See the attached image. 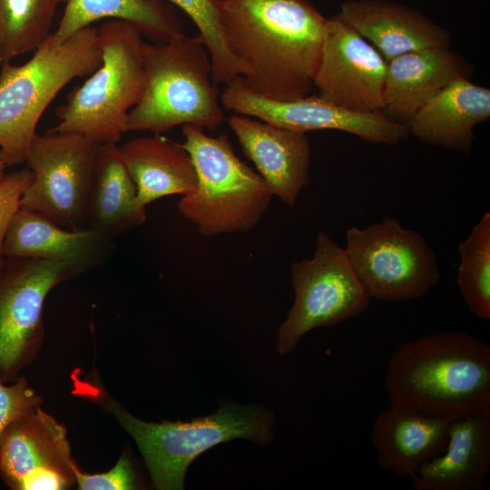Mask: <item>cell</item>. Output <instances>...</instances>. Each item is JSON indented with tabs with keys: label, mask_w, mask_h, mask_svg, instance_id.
Masks as SVG:
<instances>
[{
	"label": "cell",
	"mask_w": 490,
	"mask_h": 490,
	"mask_svg": "<svg viewBox=\"0 0 490 490\" xmlns=\"http://www.w3.org/2000/svg\"><path fill=\"white\" fill-rule=\"evenodd\" d=\"M229 50L248 90L277 101L309 95L328 18L308 0H220Z\"/></svg>",
	"instance_id": "1"
},
{
	"label": "cell",
	"mask_w": 490,
	"mask_h": 490,
	"mask_svg": "<svg viewBox=\"0 0 490 490\" xmlns=\"http://www.w3.org/2000/svg\"><path fill=\"white\" fill-rule=\"evenodd\" d=\"M390 406L453 420L490 414V346L464 331L403 343L388 359Z\"/></svg>",
	"instance_id": "2"
},
{
	"label": "cell",
	"mask_w": 490,
	"mask_h": 490,
	"mask_svg": "<svg viewBox=\"0 0 490 490\" xmlns=\"http://www.w3.org/2000/svg\"><path fill=\"white\" fill-rule=\"evenodd\" d=\"M71 380L74 395L112 415L132 437L159 490L183 489L191 463L216 445L240 437L266 445L272 438L274 415L260 406L224 405L215 413L190 422H147L116 400L96 371L83 376L75 369Z\"/></svg>",
	"instance_id": "3"
},
{
	"label": "cell",
	"mask_w": 490,
	"mask_h": 490,
	"mask_svg": "<svg viewBox=\"0 0 490 490\" xmlns=\"http://www.w3.org/2000/svg\"><path fill=\"white\" fill-rule=\"evenodd\" d=\"M145 87L129 112L124 132L162 134L178 125L217 129L225 119L210 54L199 35L184 34L142 45Z\"/></svg>",
	"instance_id": "4"
},
{
	"label": "cell",
	"mask_w": 490,
	"mask_h": 490,
	"mask_svg": "<svg viewBox=\"0 0 490 490\" xmlns=\"http://www.w3.org/2000/svg\"><path fill=\"white\" fill-rule=\"evenodd\" d=\"M101 64L97 26L91 25L61 44L50 35L23 64H1L0 151L8 166L24 163L38 122L62 89Z\"/></svg>",
	"instance_id": "5"
},
{
	"label": "cell",
	"mask_w": 490,
	"mask_h": 490,
	"mask_svg": "<svg viewBox=\"0 0 490 490\" xmlns=\"http://www.w3.org/2000/svg\"><path fill=\"white\" fill-rule=\"evenodd\" d=\"M101 65L56 109L58 123L49 129L83 135L98 144L116 142L129 112L145 87L142 34L131 24L108 20L97 27Z\"/></svg>",
	"instance_id": "6"
},
{
	"label": "cell",
	"mask_w": 490,
	"mask_h": 490,
	"mask_svg": "<svg viewBox=\"0 0 490 490\" xmlns=\"http://www.w3.org/2000/svg\"><path fill=\"white\" fill-rule=\"evenodd\" d=\"M182 134L197 186L181 196L179 211L207 237L253 229L273 196L260 175L236 155L227 135L212 137L192 124L182 125Z\"/></svg>",
	"instance_id": "7"
},
{
	"label": "cell",
	"mask_w": 490,
	"mask_h": 490,
	"mask_svg": "<svg viewBox=\"0 0 490 490\" xmlns=\"http://www.w3.org/2000/svg\"><path fill=\"white\" fill-rule=\"evenodd\" d=\"M90 269L62 259L5 257L0 268V382L15 381L37 358L44 300L57 285Z\"/></svg>",
	"instance_id": "8"
},
{
	"label": "cell",
	"mask_w": 490,
	"mask_h": 490,
	"mask_svg": "<svg viewBox=\"0 0 490 490\" xmlns=\"http://www.w3.org/2000/svg\"><path fill=\"white\" fill-rule=\"evenodd\" d=\"M370 299L408 301L425 296L440 279L433 249L417 231L386 216L346 231L344 248Z\"/></svg>",
	"instance_id": "9"
},
{
	"label": "cell",
	"mask_w": 490,
	"mask_h": 490,
	"mask_svg": "<svg viewBox=\"0 0 490 490\" xmlns=\"http://www.w3.org/2000/svg\"><path fill=\"white\" fill-rule=\"evenodd\" d=\"M295 300L278 331L277 350L292 351L309 331L330 327L365 312L370 297L344 248L325 231L318 233L311 259L290 266Z\"/></svg>",
	"instance_id": "10"
},
{
	"label": "cell",
	"mask_w": 490,
	"mask_h": 490,
	"mask_svg": "<svg viewBox=\"0 0 490 490\" xmlns=\"http://www.w3.org/2000/svg\"><path fill=\"white\" fill-rule=\"evenodd\" d=\"M99 145L77 133L51 130L36 133L24 162L32 181L23 194L21 208L69 230H86Z\"/></svg>",
	"instance_id": "11"
},
{
	"label": "cell",
	"mask_w": 490,
	"mask_h": 490,
	"mask_svg": "<svg viewBox=\"0 0 490 490\" xmlns=\"http://www.w3.org/2000/svg\"><path fill=\"white\" fill-rule=\"evenodd\" d=\"M224 108L289 130L307 132L337 130L366 142L394 145L407 139V126L383 111L357 112L333 105L319 96L277 101L248 90L238 79L225 85L220 95Z\"/></svg>",
	"instance_id": "12"
},
{
	"label": "cell",
	"mask_w": 490,
	"mask_h": 490,
	"mask_svg": "<svg viewBox=\"0 0 490 490\" xmlns=\"http://www.w3.org/2000/svg\"><path fill=\"white\" fill-rule=\"evenodd\" d=\"M64 425L41 407L0 435V475L12 490H65L76 485Z\"/></svg>",
	"instance_id": "13"
},
{
	"label": "cell",
	"mask_w": 490,
	"mask_h": 490,
	"mask_svg": "<svg viewBox=\"0 0 490 490\" xmlns=\"http://www.w3.org/2000/svg\"><path fill=\"white\" fill-rule=\"evenodd\" d=\"M387 62L338 15L328 18L314 87L320 98L357 112L383 111Z\"/></svg>",
	"instance_id": "14"
},
{
	"label": "cell",
	"mask_w": 490,
	"mask_h": 490,
	"mask_svg": "<svg viewBox=\"0 0 490 490\" xmlns=\"http://www.w3.org/2000/svg\"><path fill=\"white\" fill-rule=\"evenodd\" d=\"M228 123L272 195L293 207L309 181L311 152L306 133L238 113Z\"/></svg>",
	"instance_id": "15"
},
{
	"label": "cell",
	"mask_w": 490,
	"mask_h": 490,
	"mask_svg": "<svg viewBox=\"0 0 490 490\" xmlns=\"http://www.w3.org/2000/svg\"><path fill=\"white\" fill-rule=\"evenodd\" d=\"M386 62L426 49L450 48L449 31L421 12L392 0H345L337 15Z\"/></svg>",
	"instance_id": "16"
},
{
	"label": "cell",
	"mask_w": 490,
	"mask_h": 490,
	"mask_svg": "<svg viewBox=\"0 0 490 490\" xmlns=\"http://www.w3.org/2000/svg\"><path fill=\"white\" fill-rule=\"evenodd\" d=\"M474 65L450 48L413 51L387 62L383 112L405 123L456 80L470 79Z\"/></svg>",
	"instance_id": "17"
},
{
	"label": "cell",
	"mask_w": 490,
	"mask_h": 490,
	"mask_svg": "<svg viewBox=\"0 0 490 490\" xmlns=\"http://www.w3.org/2000/svg\"><path fill=\"white\" fill-rule=\"evenodd\" d=\"M451 421L389 405L370 430L378 466L397 477L412 478L444 451Z\"/></svg>",
	"instance_id": "18"
},
{
	"label": "cell",
	"mask_w": 490,
	"mask_h": 490,
	"mask_svg": "<svg viewBox=\"0 0 490 490\" xmlns=\"http://www.w3.org/2000/svg\"><path fill=\"white\" fill-rule=\"evenodd\" d=\"M490 117V89L462 78L429 99L407 123L409 134L464 154L473 148L474 129Z\"/></svg>",
	"instance_id": "19"
},
{
	"label": "cell",
	"mask_w": 490,
	"mask_h": 490,
	"mask_svg": "<svg viewBox=\"0 0 490 490\" xmlns=\"http://www.w3.org/2000/svg\"><path fill=\"white\" fill-rule=\"evenodd\" d=\"M490 468V414L450 422L444 451L410 478L415 490H481Z\"/></svg>",
	"instance_id": "20"
},
{
	"label": "cell",
	"mask_w": 490,
	"mask_h": 490,
	"mask_svg": "<svg viewBox=\"0 0 490 490\" xmlns=\"http://www.w3.org/2000/svg\"><path fill=\"white\" fill-rule=\"evenodd\" d=\"M113 240L90 230H69L42 214L19 208L7 228L4 257L62 259L97 267L113 250Z\"/></svg>",
	"instance_id": "21"
},
{
	"label": "cell",
	"mask_w": 490,
	"mask_h": 490,
	"mask_svg": "<svg viewBox=\"0 0 490 490\" xmlns=\"http://www.w3.org/2000/svg\"><path fill=\"white\" fill-rule=\"evenodd\" d=\"M145 206L116 142L100 144L89 194L87 229L113 240L142 225Z\"/></svg>",
	"instance_id": "22"
},
{
	"label": "cell",
	"mask_w": 490,
	"mask_h": 490,
	"mask_svg": "<svg viewBox=\"0 0 490 490\" xmlns=\"http://www.w3.org/2000/svg\"><path fill=\"white\" fill-rule=\"evenodd\" d=\"M119 149L145 207L162 197L195 190V167L182 143L153 134L131 139Z\"/></svg>",
	"instance_id": "23"
},
{
	"label": "cell",
	"mask_w": 490,
	"mask_h": 490,
	"mask_svg": "<svg viewBox=\"0 0 490 490\" xmlns=\"http://www.w3.org/2000/svg\"><path fill=\"white\" fill-rule=\"evenodd\" d=\"M64 14L51 37L55 44L103 20H121L153 43L183 34L180 19L163 0H66Z\"/></svg>",
	"instance_id": "24"
},
{
	"label": "cell",
	"mask_w": 490,
	"mask_h": 490,
	"mask_svg": "<svg viewBox=\"0 0 490 490\" xmlns=\"http://www.w3.org/2000/svg\"><path fill=\"white\" fill-rule=\"evenodd\" d=\"M66 0H0V65L35 51L52 34L58 6Z\"/></svg>",
	"instance_id": "25"
},
{
	"label": "cell",
	"mask_w": 490,
	"mask_h": 490,
	"mask_svg": "<svg viewBox=\"0 0 490 490\" xmlns=\"http://www.w3.org/2000/svg\"><path fill=\"white\" fill-rule=\"evenodd\" d=\"M456 284L471 314L490 318V213L485 212L458 246Z\"/></svg>",
	"instance_id": "26"
},
{
	"label": "cell",
	"mask_w": 490,
	"mask_h": 490,
	"mask_svg": "<svg viewBox=\"0 0 490 490\" xmlns=\"http://www.w3.org/2000/svg\"><path fill=\"white\" fill-rule=\"evenodd\" d=\"M195 24L211 61L214 83L229 85L240 78V71L227 45L220 24V0H168Z\"/></svg>",
	"instance_id": "27"
},
{
	"label": "cell",
	"mask_w": 490,
	"mask_h": 490,
	"mask_svg": "<svg viewBox=\"0 0 490 490\" xmlns=\"http://www.w3.org/2000/svg\"><path fill=\"white\" fill-rule=\"evenodd\" d=\"M43 401L22 375L12 383L0 382V435L12 422L41 407Z\"/></svg>",
	"instance_id": "28"
},
{
	"label": "cell",
	"mask_w": 490,
	"mask_h": 490,
	"mask_svg": "<svg viewBox=\"0 0 490 490\" xmlns=\"http://www.w3.org/2000/svg\"><path fill=\"white\" fill-rule=\"evenodd\" d=\"M77 489L79 490H132L139 488L133 465L123 453L111 469L96 474L82 471L77 465L74 467Z\"/></svg>",
	"instance_id": "29"
},
{
	"label": "cell",
	"mask_w": 490,
	"mask_h": 490,
	"mask_svg": "<svg viewBox=\"0 0 490 490\" xmlns=\"http://www.w3.org/2000/svg\"><path fill=\"white\" fill-rule=\"evenodd\" d=\"M32 181V172L27 168L5 173L0 179V268L5 260L3 243L14 214L21 207V200Z\"/></svg>",
	"instance_id": "30"
},
{
	"label": "cell",
	"mask_w": 490,
	"mask_h": 490,
	"mask_svg": "<svg viewBox=\"0 0 490 490\" xmlns=\"http://www.w3.org/2000/svg\"><path fill=\"white\" fill-rule=\"evenodd\" d=\"M8 167V163L0 151V179L5 174V169Z\"/></svg>",
	"instance_id": "31"
}]
</instances>
